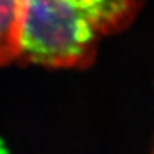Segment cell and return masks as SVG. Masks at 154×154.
Masks as SVG:
<instances>
[{
  "label": "cell",
  "mask_w": 154,
  "mask_h": 154,
  "mask_svg": "<svg viewBox=\"0 0 154 154\" xmlns=\"http://www.w3.org/2000/svg\"><path fill=\"white\" fill-rule=\"evenodd\" d=\"M141 0H25L17 59L49 68H85L102 36L123 31Z\"/></svg>",
  "instance_id": "obj_1"
},
{
  "label": "cell",
  "mask_w": 154,
  "mask_h": 154,
  "mask_svg": "<svg viewBox=\"0 0 154 154\" xmlns=\"http://www.w3.org/2000/svg\"><path fill=\"white\" fill-rule=\"evenodd\" d=\"M25 0H0V67L18 58Z\"/></svg>",
  "instance_id": "obj_2"
}]
</instances>
